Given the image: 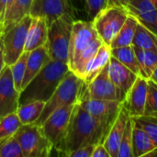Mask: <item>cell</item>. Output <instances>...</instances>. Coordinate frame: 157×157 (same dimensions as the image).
Segmentation results:
<instances>
[{
    "label": "cell",
    "instance_id": "obj_1",
    "mask_svg": "<svg viewBox=\"0 0 157 157\" xmlns=\"http://www.w3.org/2000/svg\"><path fill=\"white\" fill-rule=\"evenodd\" d=\"M106 136L107 132L102 124L76 103L73 109L60 153L67 156L80 147L103 143Z\"/></svg>",
    "mask_w": 157,
    "mask_h": 157
},
{
    "label": "cell",
    "instance_id": "obj_2",
    "mask_svg": "<svg viewBox=\"0 0 157 157\" xmlns=\"http://www.w3.org/2000/svg\"><path fill=\"white\" fill-rule=\"evenodd\" d=\"M69 71L67 63L51 59L21 90L19 105L31 101L47 102Z\"/></svg>",
    "mask_w": 157,
    "mask_h": 157
},
{
    "label": "cell",
    "instance_id": "obj_3",
    "mask_svg": "<svg viewBox=\"0 0 157 157\" xmlns=\"http://www.w3.org/2000/svg\"><path fill=\"white\" fill-rule=\"evenodd\" d=\"M84 83L82 78L70 70L60 82L50 99L45 102L43 111L35 123L40 126L54 110L64 106L76 104Z\"/></svg>",
    "mask_w": 157,
    "mask_h": 157
},
{
    "label": "cell",
    "instance_id": "obj_4",
    "mask_svg": "<svg viewBox=\"0 0 157 157\" xmlns=\"http://www.w3.org/2000/svg\"><path fill=\"white\" fill-rule=\"evenodd\" d=\"M73 17L63 16L54 19L48 26V38L46 48L52 60H58L68 64L69 43L73 22Z\"/></svg>",
    "mask_w": 157,
    "mask_h": 157
},
{
    "label": "cell",
    "instance_id": "obj_5",
    "mask_svg": "<svg viewBox=\"0 0 157 157\" xmlns=\"http://www.w3.org/2000/svg\"><path fill=\"white\" fill-rule=\"evenodd\" d=\"M14 136L20 145L24 157H48L54 150L41 127L36 123L21 124Z\"/></svg>",
    "mask_w": 157,
    "mask_h": 157
},
{
    "label": "cell",
    "instance_id": "obj_6",
    "mask_svg": "<svg viewBox=\"0 0 157 157\" xmlns=\"http://www.w3.org/2000/svg\"><path fill=\"white\" fill-rule=\"evenodd\" d=\"M129 15L126 7L118 6H107L96 15L92 23L103 43L110 45Z\"/></svg>",
    "mask_w": 157,
    "mask_h": 157
},
{
    "label": "cell",
    "instance_id": "obj_7",
    "mask_svg": "<svg viewBox=\"0 0 157 157\" xmlns=\"http://www.w3.org/2000/svg\"><path fill=\"white\" fill-rule=\"evenodd\" d=\"M84 85L81 89L77 103L102 124L108 134L109 129L119 115L122 102L90 98L84 91Z\"/></svg>",
    "mask_w": 157,
    "mask_h": 157
},
{
    "label": "cell",
    "instance_id": "obj_8",
    "mask_svg": "<svg viewBox=\"0 0 157 157\" xmlns=\"http://www.w3.org/2000/svg\"><path fill=\"white\" fill-rule=\"evenodd\" d=\"M30 23L31 16L27 15L14 27L2 34L6 65L13 64L24 52L27 33Z\"/></svg>",
    "mask_w": 157,
    "mask_h": 157
},
{
    "label": "cell",
    "instance_id": "obj_9",
    "mask_svg": "<svg viewBox=\"0 0 157 157\" xmlns=\"http://www.w3.org/2000/svg\"><path fill=\"white\" fill-rule=\"evenodd\" d=\"M75 104L62 107L54 110L40 125L47 139L51 142L53 149L60 153L70 122L71 114Z\"/></svg>",
    "mask_w": 157,
    "mask_h": 157
},
{
    "label": "cell",
    "instance_id": "obj_10",
    "mask_svg": "<svg viewBox=\"0 0 157 157\" xmlns=\"http://www.w3.org/2000/svg\"><path fill=\"white\" fill-rule=\"evenodd\" d=\"M98 38H99V36L98 35L92 21L75 19L73 22L70 37L68 66L70 67L78 55Z\"/></svg>",
    "mask_w": 157,
    "mask_h": 157
},
{
    "label": "cell",
    "instance_id": "obj_11",
    "mask_svg": "<svg viewBox=\"0 0 157 157\" xmlns=\"http://www.w3.org/2000/svg\"><path fill=\"white\" fill-rule=\"evenodd\" d=\"M108 64L89 84L86 85L85 83L84 91L90 98L123 102L126 95L110 80L108 73Z\"/></svg>",
    "mask_w": 157,
    "mask_h": 157
},
{
    "label": "cell",
    "instance_id": "obj_12",
    "mask_svg": "<svg viewBox=\"0 0 157 157\" xmlns=\"http://www.w3.org/2000/svg\"><path fill=\"white\" fill-rule=\"evenodd\" d=\"M29 15L45 18L48 26L54 19L63 16L75 18L76 17L70 0H32Z\"/></svg>",
    "mask_w": 157,
    "mask_h": 157
},
{
    "label": "cell",
    "instance_id": "obj_13",
    "mask_svg": "<svg viewBox=\"0 0 157 157\" xmlns=\"http://www.w3.org/2000/svg\"><path fill=\"white\" fill-rule=\"evenodd\" d=\"M19 94L14 86L9 65H5L0 74V118L17 111Z\"/></svg>",
    "mask_w": 157,
    "mask_h": 157
},
{
    "label": "cell",
    "instance_id": "obj_14",
    "mask_svg": "<svg viewBox=\"0 0 157 157\" xmlns=\"http://www.w3.org/2000/svg\"><path fill=\"white\" fill-rule=\"evenodd\" d=\"M148 79L138 76L131 89L126 95L123 105L127 109L130 117H138L144 115L147 98Z\"/></svg>",
    "mask_w": 157,
    "mask_h": 157
},
{
    "label": "cell",
    "instance_id": "obj_15",
    "mask_svg": "<svg viewBox=\"0 0 157 157\" xmlns=\"http://www.w3.org/2000/svg\"><path fill=\"white\" fill-rule=\"evenodd\" d=\"M125 7L139 23L150 29L157 21V0H130Z\"/></svg>",
    "mask_w": 157,
    "mask_h": 157
},
{
    "label": "cell",
    "instance_id": "obj_16",
    "mask_svg": "<svg viewBox=\"0 0 157 157\" xmlns=\"http://www.w3.org/2000/svg\"><path fill=\"white\" fill-rule=\"evenodd\" d=\"M129 118H130L129 112L122 102V106L119 112V115L116 118L114 123L112 124L111 128L109 129L103 142L110 157H118L121 141V138L125 130V126Z\"/></svg>",
    "mask_w": 157,
    "mask_h": 157
},
{
    "label": "cell",
    "instance_id": "obj_17",
    "mask_svg": "<svg viewBox=\"0 0 157 157\" xmlns=\"http://www.w3.org/2000/svg\"><path fill=\"white\" fill-rule=\"evenodd\" d=\"M108 73L113 84L125 95H127L128 91L139 76L112 56L108 64Z\"/></svg>",
    "mask_w": 157,
    "mask_h": 157
},
{
    "label": "cell",
    "instance_id": "obj_18",
    "mask_svg": "<svg viewBox=\"0 0 157 157\" xmlns=\"http://www.w3.org/2000/svg\"><path fill=\"white\" fill-rule=\"evenodd\" d=\"M48 38V23L41 17H31L24 52H30L39 47L45 46Z\"/></svg>",
    "mask_w": 157,
    "mask_h": 157
},
{
    "label": "cell",
    "instance_id": "obj_19",
    "mask_svg": "<svg viewBox=\"0 0 157 157\" xmlns=\"http://www.w3.org/2000/svg\"><path fill=\"white\" fill-rule=\"evenodd\" d=\"M51 60L46 46L39 47L29 52L26 72L22 81V89L30 82V80L39 73V71Z\"/></svg>",
    "mask_w": 157,
    "mask_h": 157
},
{
    "label": "cell",
    "instance_id": "obj_20",
    "mask_svg": "<svg viewBox=\"0 0 157 157\" xmlns=\"http://www.w3.org/2000/svg\"><path fill=\"white\" fill-rule=\"evenodd\" d=\"M111 57V48L109 45L106 43H102L97 52L94 58L91 60L89 64L86 67L84 82L87 85L89 84L109 63V59Z\"/></svg>",
    "mask_w": 157,
    "mask_h": 157
},
{
    "label": "cell",
    "instance_id": "obj_21",
    "mask_svg": "<svg viewBox=\"0 0 157 157\" xmlns=\"http://www.w3.org/2000/svg\"><path fill=\"white\" fill-rule=\"evenodd\" d=\"M32 0H14L6 13L5 23L1 31V36L6 30L14 27L25 16L29 15Z\"/></svg>",
    "mask_w": 157,
    "mask_h": 157
},
{
    "label": "cell",
    "instance_id": "obj_22",
    "mask_svg": "<svg viewBox=\"0 0 157 157\" xmlns=\"http://www.w3.org/2000/svg\"><path fill=\"white\" fill-rule=\"evenodd\" d=\"M103 43L102 40L100 38H98L95 40L88 47H86L76 58V60L73 63V64L69 67V69L75 73L77 76L84 79L85 73L86 70L87 65L91 62V60L96 55L97 52L98 51L99 47Z\"/></svg>",
    "mask_w": 157,
    "mask_h": 157
},
{
    "label": "cell",
    "instance_id": "obj_23",
    "mask_svg": "<svg viewBox=\"0 0 157 157\" xmlns=\"http://www.w3.org/2000/svg\"><path fill=\"white\" fill-rule=\"evenodd\" d=\"M139 21L132 15H129L126 21L124 22L123 26L115 36L113 40L110 43V48H120L125 47L129 45H132V40L135 35L136 28L138 26Z\"/></svg>",
    "mask_w": 157,
    "mask_h": 157
},
{
    "label": "cell",
    "instance_id": "obj_24",
    "mask_svg": "<svg viewBox=\"0 0 157 157\" xmlns=\"http://www.w3.org/2000/svg\"><path fill=\"white\" fill-rule=\"evenodd\" d=\"M156 145L149 135L133 123L132 127V154L133 157H144Z\"/></svg>",
    "mask_w": 157,
    "mask_h": 157
},
{
    "label": "cell",
    "instance_id": "obj_25",
    "mask_svg": "<svg viewBox=\"0 0 157 157\" xmlns=\"http://www.w3.org/2000/svg\"><path fill=\"white\" fill-rule=\"evenodd\" d=\"M111 56L116 58L137 75L142 76V69L136 57L133 45L111 49Z\"/></svg>",
    "mask_w": 157,
    "mask_h": 157
},
{
    "label": "cell",
    "instance_id": "obj_26",
    "mask_svg": "<svg viewBox=\"0 0 157 157\" xmlns=\"http://www.w3.org/2000/svg\"><path fill=\"white\" fill-rule=\"evenodd\" d=\"M45 102L43 101H31L18 106L16 114L17 115L21 124L35 123L40 117Z\"/></svg>",
    "mask_w": 157,
    "mask_h": 157
},
{
    "label": "cell",
    "instance_id": "obj_27",
    "mask_svg": "<svg viewBox=\"0 0 157 157\" xmlns=\"http://www.w3.org/2000/svg\"><path fill=\"white\" fill-rule=\"evenodd\" d=\"M132 45L143 50L157 52V34L144 25L138 23Z\"/></svg>",
    "mask_w": 157,
    "mask_h": 157
},
{
    "label": "cell",
    "instance_id": "obj_28",
    "mask_svg": "<svg viewBox=\"0 0 157 157\" xmlns=\"http://www.w3.org/2000/svg\"><path fill=\"white\" fill-rule=\"evenodd\" d=\"M133 47L142 69V76L149 79L153 71L157 66V52L143 50L135 46Z\"/></svg>",
    "mask_w": 157,
    "mask_h": 157
},
{
    "label": "cell",
    "instance_id": "obj_29",
    "mask_svg": "<svg viewBox=\"0 0 157 157\" xmlns=\"http://www.w3.org/2000/svg\"><path fill=\"white\" fill-rule=\"evenodd\" d=\"M28 55H29V52H24L13 64L9 65L14 86L18 92H21L22 90V81L26 72Z\"/></svg>",
    "mask_w": 157,
    "mask_h": 157
},
{
    "label": "cell",
    "instance_id": "obj_30",
    "mask_svg": "<svg viewBox=\"0 0 157 157\" xmlns=\"http://www.w3.org/2000/svg\"><path fill=\"white\" fill-rule=\"evenodd\" d=\"M132 119L133 123L144 130L157 146V117L141 115L138 117H133Z\"/></svg>",
    "mask_w": 157,
    "mask_h": 157
},
{
    "label": "cell",
    "instance_id": "obj_31",
    "mask_svg": "<svg viewBox=\"0 0 157 157\" xmlns=\"http://www.w3.org/2000/svg\"><path fill=\"white\" fill-rule=\"evenodd\" d=\"M132 127H133V121L132 119L130 117L126 126L125 130L121 141V145L119 148L118 157H133L132 154Z\"/></svg>",
    "mask_w": 157,
    "mask_h": 157
},
{
    "label": "cell",
    "instance_id": "obj_32",
    "mask_svg": "<svg viewBox=\"0 0 157 157\" xmlns=\"http://www.w3.org/2000/svg\"><path fill=\"white\" fill-rule=\"evenodd\" d=\"M20 125L21 122L16 112L0 118V141L14 135Z\"/></svg>",
    "mask_w": 157,
    "mask_h": 157
},
{
    "label": "cell",
    "instance_id": "obj_33",
    "mask_svg": "<svg viewBox=\"0 0 157 157\" xmlns=\"http://www.w3.org/2000/svg\"><path fill=\"white\" fill-rule=\"evenodd\" d=\"M0 157H24L20 145L14 135L0 141Z\"/></svg>",
    "mask_w": 157,
    "mask_h": 157
},
{
    "label": "cell",
    "instance_id": "obj_34",
    "mask_svg": "<svg viewBox=\"0 0 157 157\" xmlns=\"http://www.w3.org/2000/svg\"><path fill=\"white\" fill-rule=\"evenodd\" d=\"M144 115L157 117V84L148 79L147 98Z\"/></svg>",
    "mask_w": 157,
    "mask_h": 157
},
{
    "label": "cell",
    "instance_id": "obj_35",
    "mask_svg": "<svg viewBox=\"0 0 157 157\" xmlns=\"http://www.w3.org/2000/svg\"><path fill=\"white\" fill-rule=\"evenodd\" d=\"M107 6V0H86V15L90 18V21Z\"/></svg>",
    "mask_w": 157,
    "mask_h": 157
},
{
    "label": "cell",
    "instance_id": "obj_36",
    "mask_svg": "<svg viewBox=\"0 0 157 157\" xmlns=\"http://www.w3.org/2000/svg\"><path fill=\"white\" fill-rule=\"evenodd\" d=\"M95 145H86L71 152L68 157H92Z\"/></svg>",
    "mask_w": 157,
    "mask_h": 157
},
{
    "label": "cell",
    "instance_id": "obj_37",
    "mask_svg": "<svg viewBox=\"0 0 157 157\" xmlns=\"http://www.w3.org/2000/svg\"><path fill=\"white\" fill-rule=\"evenodd\" d=\"M92 157H110L108 150L106 149L103 143H99L95 145Z\"/></svg>",
    "mask_w": 157,
    "mask_h": 157
},
{
    "label": "cell",
    "instance_id": "obj_38",
    "mask_svg": "<svg viewBox=\"0 0 157 157\" xmlns=\"http://www.w3.org/2000/svg\"><path fill=\"white\" fill-rule=\"evenodd\" d=\"M75 14L86 13V0H70Z\"/></svg>",
    "mask_w": 157,
    "mask_h": 157
},
{
    "label": "cell",
    "instance_id": "obj_39",
    "mask_svg": "<svg viewBox=\"0 0 157 157\" xmlns=\"http://www.w3.org/2000/svg\"><path fill=\"white\" fill-rule=\"evenodd\" d=\"M7 1L8 0H0V36H1V31H2L5 19H6Z\"/></svg>",
    "mask_w": 157,
    "mask_h": 157
},
{
    "label": "cell",
    "instance_id": "obj_40",
    "mask_svg": "<svg viewBox=\"0 0 157 157\" xmlns=\"http://www.w3.org/2000/svg\"><path fill=\"white\" fill-rule=\"evenodd\" d=\"M130 0H107L108 6H126Z\"/></svg>",
    "mask_w": 157,
    "mask_h": 157
},
{
    "label": "cell",
    "instance_id": "obj_41",
    "mask_svg": "<svg viewBox=\"0 0 157 157\" xmlns=\"http://www.w3.org/2000/svg\"><path fill=\"white\" fill-rule=\"evenodd\" d=\"M6 63H5V59H4V49H3V40H2V37L0 36V74L3 70V68L5 67Z\"/></svg>",
    "mask_w": 157,
    "mask_h": 157
},
{
    "label": "cell",
    "instance_id": "obj_42",
    "mask_svg": "<svg viewBox=\"0 0 157 157\" xmlns=\"http://www.w3.org/2000/svg\"><path fill=\"white\" fill-rule=\"evenodd\" d=\"M149 79H151L152 81H154L155 83L157 84V66L155 68V70L153 71V73H152V75H151Z\"/></svg>",
    "mask_w": 157,
    "mask_h": 157
},
{
    "label": "cell",
    "instance_id": "obj_43",
    "mask_svg": "<svg viewBox=\"0 0 157 157\" xmlns=\"http://www.w3.org/2000/svg\"><path fill=\"white\" fill-rule=\"evenodd\" d=\"M144 157H157V146L155 147L151 152H149Z\"/></svg>",
    "mask_w": 157,
    "mask_h": 157
},
{
    "label": "cell",
    "instance_id": "obj_44",
    "mask_svg": "<svg viewBox=\"0 0 157 157\" xmlns=\"http://www.w3.org/2000/svg\"><path fill=\"white\" fill-rule=\"evenodd\" d=\"M151 30H153L154 32H155V33L157 34V21L155 22V24L154 25V27L152 28V29H151Z\"/></svg>",
    "mask_w": 157,
    "mask_h": 157
}]
</instances>
